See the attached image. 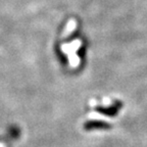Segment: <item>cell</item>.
Returning <instances> with one entry per match:
<instances>
[{
  "instance_id": "6da1fadb",
  "label": "cell",
  "mask_w": 147,
  "mask_h": 147,
  "mask_svg": "<svg viewBox=\"0 0 147 147\" xmlns=\"http://www.w3.org/2000/svg\"><path fill=\"white\" fill-rule=\"evenodd\" d=\"M110 125L102 121H90V122H86L84 125V128L86 130H93V129H109Z\"/></svg>"
},
{
  "instance_id": "7a4b0ae2",
  "label": "cell",
  "mask_w": 147,
  "mask_h": 147,
  "mask_svg": "<svg viewBox=\"0 0 147 147\" xmlns=\"http://www.w3.org/2000/svg\"><path fill=\"white\" fill-rule=\"evenodd\" d=\"M119 107H117V106H113V107H109V108H99V111L104 115H115L117 113V110H119Z\"/></svg>"
}]
</instances>
